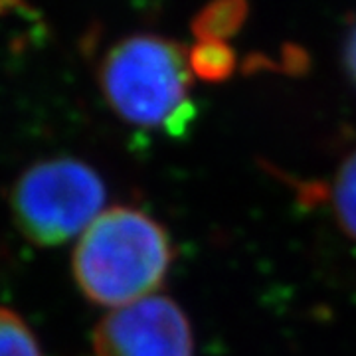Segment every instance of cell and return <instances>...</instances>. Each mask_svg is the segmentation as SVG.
I'll use <instances>...</instances> for the list:
<instances>
[{
  "label": "cell",
  "mask_w": 356,
  "mask_h": 356,
  "mask_svg": "<svg viewBox=\"0 0 356 356\" xmlns=\"http://www.w3.org/2000/svg\"><path fill=\"white\" fill-rule=\"evenodd\" d=\"M170 257L168 236L153 218L133 208H111L81 234L74 275L89 301L121 309L156 289Z\"/></svg>",
  "instance_id": "6da1fadb"
},
{
  "label": "cell",
  "mask_w": 356,
  "mask_h": 356,
  "mask_svg": "<svg viewBox=\"0 0 356 356\" xmlns=\"http://www.w3.org/2000/svg\"><path fill=\"white\" fill-rule=\"evenodd\" d=\"M191 60L170 40L137 34L103 58L99 86L111 109L135 127L180 135L191 125Z\"/></svg>",
  "instance_id": "7a4b0ae2"
},
{
  "label": "cell",
  "mask_w": 356,
  "mask_h": 356,
  "mask_svg": "<svg viewBox=\"0 0 356 356\" xmlns=\"http://www.w3.org/2000/svg\"><path fill=\"white\" fill-rule=\"evenodd\" d=\"M105 204L102 177L76 159L40 161L18 177L10 191L14 224L26 240L58 245L83 234Z\"/></svg>",
  "instance_id": "3957f363"
},
{
  "label": "cell",
  "mask_w": 356,
  "mask_h": 356,
  "mask_svg": "<svg viewBox=\"0 0 356 356\" xmlns=\"http://www.w3.org/2000/svg\"><path fill=\"white\" fill-rule=\"evenodd\" d=\"M95 356H192L186 315L168 297L115 309L95 331Z\"/></svg>",
  "instance_id": "277c9868"
},
{
  "label": "cell",
  "mask_w": 356,
  "mask_h": 356,
  "mask_svg": "<svg viewBox=\"0 0 356 356\" xmlns=\"http://www.w3.org/2000/svg\"><path fill=\"white\" fill-rule=\"evenodd\" d=\"M245 10L243 2H216L194 20V32L200 42H222L242 26Z\"/></svg>",
  "instance_id": "5b68a950"
},
{
  "label": "cell",
  "mask_w": 356,
  "mask_h": 356,
  "mask_svg": "<svg viewBox=\"0 0 356 356\" xmlns=\"http://www.w3.org/2000/svg\"><path fill=\"white\" fill-rule=\"evenodd\" d=\"M0 356H42L32 329L6 307H0Z\"/></svg>",
  "instance_id": "8992f818"
},
{
  "label": "cell",
  "mask_w": 356,
  "mask_h": 356,
  "mask_svg": "<svg viewBox=\"0 0 356 356\" xmlns=\"http://www.w3.org/2000/svg\"><path fill=\"white\" fill-rule=\"evenodd\" d=\"M332 206L339 224L356 240V153L344 163L334 178Z\"/></svg>",
  "instance_id": "52a82bcc"
},
{
  "label": "cell",
  "mask_w": 356,
  "mask_h": 356,
  "mask_svg": "<svg viewBox=\"0 0 356 356\" xmlns=\"http://www.w3.org/2000/svg\"><path fill=\"white\" fill-rule=\"evenodd\" d=\"M191 67L204 79H224L232 74L236 58L222 42H198L188 56Z\"/></svg>",
  "instance_id": "ba28073f"
},
{
  "label": "cell",
  "mask_w": 356,
  "mask_h": 356,
  "mask_svg": "<svg viewBox=\"0 0 356 356\" xmlns=\"http://www.w3.org/2000/svg\"><path fill=\"white\" fill-rule=\"evenodd\" d=\"M346 67H348V74L356 81V26L353 28L348 42H346Z\"/></svg>",
  "instance_id": "9c48e42d"
}]
</instances>
